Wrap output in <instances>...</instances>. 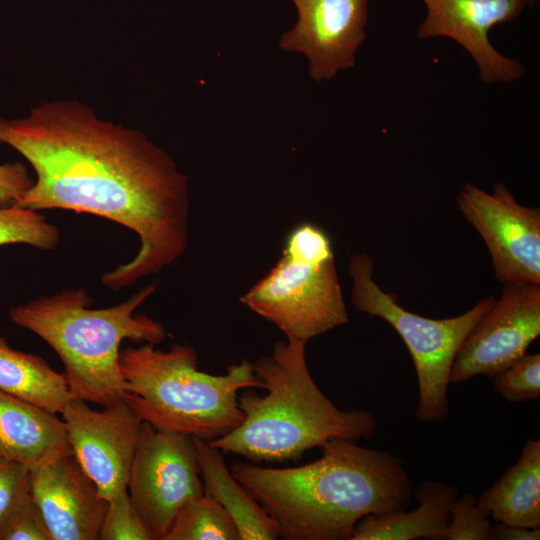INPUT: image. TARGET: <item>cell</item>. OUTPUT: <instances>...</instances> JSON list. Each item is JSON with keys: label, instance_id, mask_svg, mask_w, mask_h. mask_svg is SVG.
<instances>
[{"label": "cell", "instance_id": "603a6c76", "mask_svg": "<svg viewBox=\"0 0 540 540\" xmlns=\"http://www.w3.org/2000/svg\"><path fill=\"white\" fill-rule=\"evenodd\" d=\"M100 540H152L128 491L107 502L99 532Z\"/></svg>", "mask_w": 540, "mask_h": 540}, {"label": "cell", "instance_id": "8fae6325", "mask_svg": "<svg viewBox=\"0 0 540 540\" xmlns=\"http://www.w3.org/2000/svg\"><path fill=\"white\" fill-rule=\"evenodd\" d=\"M60 415L80 466L107 502L127 491L130 465L143 421L124 400L102 410L70 399Z\"/></svg>", "mask_w": 540, "mask_h": 540}, {"label": "cell", "instance_id": "d4e9b609", "mask_svg": "<svg viewBox=\"0 0 540 540\" xmlns=\"http://www.w3.org/2000/svg\"><path fill=\"white\" fill-rule=\"evenodd\" d=\"M30 496V469L0 451V530Z\"/></svg>", "mask_w": 540, "mask_h": 540}, {"label": "cell", "instance_id": "5bb4252c", "mask_svg": "<svg viewBox=\"0 0 540 540\" xmlns=\"http://www.w3.org/2000/svg\"><path fill=\"white\" fill-rule=\"evenodd\" d=\"M31 495L52 540H97L107 501L74 454L30 470Z\"/></svg>", "mask_w": 540, "mask_h": 540}, {"label": "cell", "instance_id": "e0dca14e", "mask_svg": "<svg viewBox=\"0 0 540 540\" xmlns=\"http://www.w3.org/2000/svg\"><path fill=\"white\" fill-rule=\"evenodd\" d=\"M203 482V492L231 516L240 540H274L279 527L252 494L231 474L222 452L207 441L193 438Z\"/></svg>", "mask_w": 540, "mask_h": 540}, {"label": "cell", "instance_id": "2e32d148", "mask_svg": "<svg viewBox=\"0 0 540 540\" xmlns=\"http://www.w3.org/2000/svg\"><path fill=\"white\" fill-rule=\"evenodd\" d=\"M418 506L406 511L370 514L360 519L350 540H445L451 504L458 488L450 484L426 480L413 493Z\"/></svg>", "mask_w": 540, "mask_h": 540}, {"label": "cell", "instance_id": "ffe728a7", "mask_svg": "<svg viewBox=\"0 0 540 540\" xmlns=\"http://www.w3.org/2000/svg\"><path fill=\"white\" fill-rule=\"evenodd\" d=\"M163 540H240L228 512L212 497L187 503L176 515Z\"/></svg>", "mask_w": 540, "mask_h": 540}, {"label": "cell", "instance_id": "d6986e66", "mask_svg": "<svg viewBox=\"0 0 540 540\" xmlns=\"http://www.w3.org/2000/svg\"><path fill=\"white\" fill-rule=\"evenodd\" d=\"M0 390L60 414L71 399L63 373L34 353L16 350L0 336Z\"/></svg>", "mask_w": 540, "mask_h": 540}, {"label": "cell", "instance_id": "484cf974", "mask_svg": "<svg viewBox=\"0 0 540 540\" xmlns=\"http://www.w3.org/2000/svg\"><path fill=\"white\" fill-rule=\"evenodd\" d=\"M0 540H52L32 495L5 522L0 530Z\"/></svg>", "mask_w": 540, "mask_h": 540}, {"label": "cell", "instance_id": "f1b7e54d", "mask_svg": "<svg viewBox=\"0 0 540 540\" xmlns=\"http://www.w3.org/2000/svg\"><path fill=\"white\" fill-rule=\"evenodd\" d=\"M536 0H530V5L534 4Z\"/></svg>", "mask_w": 540, "mask_h": 540}, {"label": "cell", "instance_id": "52a82bcc", "mask_svg": "<svg viewBox=\"0 0 540 540\" xmlns=\"http://www.w3.org/2000/svg\"><path fill=\"white\" fill-rule=\"evenodd\" d=\"M374 261L366 253L349 259L351 302L371 318H381L394 328L407 346L416 371L418 403L416 418L423 423L447 417L448 388L454 357L469 331L496 301L480 299L466 312L445 319H431L400 306L373 278Z\"/></svg>", "mask_w": 540, "mask_h": 540}, {"label": "cell", "instance_id": "7c38bea8", "mask_svg": "<svg viewBox=\"0 0 540 540\" xmlns=\"http://www.w3.org/2000/svg\"><path fill=\"white\" fill-rule=\"evenodd\" d=\"M298 21L279 42L287 52L304 54L309 75L330 80L353 68L355 54L365 40L369 0H292Z\"/></svg>", "mask_w": 540, "mask_h": 540}, {"label": "cell", "instance_id": "4316f807", "mask_svg": "<svg viewBox=\"0 0 540 540\" xmlns=\"http://www.w3.org/2000/svg\"><path fill=\"white\" fill-rule=\"evenodd\" d=\"M33 181L23 163L0 164V206L17 204Z\"/></svg>", "mask_w": 540, "mask_h": 540}, {"label": "cell", "instance_id": "7402d4cb", "mask_svg": "<svg viewBox=\"0 0 540 540\" xmlns=\"http://www.w3.org/2000/svg\"><path fill=\"white\" fill-rule=\"evenodd\" d=\"M492 380L495 390L509 402L538 399L540 396V354H524Z\"/></svg>", "mask_w": 540, "mask_h": 540}, {"label": "cell", "instance_id": "44dd1931", "mask_svg": "<svg viewBox=\"0 0 540 540\" xmlns=\"http://www.w3.org/2000/svg\"><path fill=\"white\" fill-rule=\"evenodd\" d=\"M59 239V229L39 211L17 204L0 206V246L26 244L40 250H53Z\"/></svg>", "mask_w": 540, "mask_h": 540}, {"label": "cell", "instance_id": "30bf717a", "mask_svg": "<svg viewBox=\"0 0 540 540\" xmlns=\"http://www.w3.org/2000/svg\"><path fill=\"white\" fill-rule=\"evenodd\" d=\"M499 299L476 322L453 360L450 384L493 378L540 335V285L504 283Z\"/></svg>", "mask_w": 540, "mask_h": 540}, {"label": "cell", "instance_id": "cb8c5ba5", "mask_svg": "<svg viewBox=\"0 0 540 540\" xmlns=\"http://www.w3.org/2000/svg\"><path fill=\"white\" fill-rule=\"evenodd\" d=\"M491 526L488 513L477 504V496L468 492L451 504L446 540H487Z\"/></svg>", "mask_w": 540, "mask_h": 540}, {"label": "cell", "instance_id": "8992f818", "mask_svg": "<svg viewBox=\"0 0 540 540\" xmlns=\"http://www.w3.org/2000/svg\"><path fill=\"white\" fill-rule=\"evenodd\" d=\"M240 302L287 339L306 342L348 323L331 240L304 222L287 235L281 258Z\"/></svg>", "mask_w": 540, "mask_h": 540}, {"label": "cell", "instance_id": "3957f363", "mask_svg": "<svg viewBox=\"0 0 540 540\" xmlns=\"http://www.w3.org/2000/svg\"><path fill=\"white\" fill-rule=\"evenodd\" d=\"M306 342L286 339L252 363L261 388L238 395L243 422L208 443L251 462L296 461L331 439H370L377 429L369 411L337 407L318 387L307 366Z\"/></svg>", "mask_w": 540, "mask_h": 540}, {"label": "cell", "instance_id": "ac0fdd59", "mask_svg": "<svg viewBox=\"0 0 540 540\" xmlns=\"http://www.w3.org/2000/svg\"><path fill=\"white\" fill-rule=\"evenodd\" d=\"M477 504L496 522L540 527V440H526L520 457L477 496Z\"/></svg>", "mask_w": 540, "mask_h": 540}, {"label": "cell", "instance_id": "9a60e30c", "mask_svg": "<svg viewBox=\"0 0 540 540\" xmlns=\"http://www.w3.org/2000/svg\"><path fill=\"white\" fill-rule=\"evenodd\" d=\"M0 451L30 470L71 453L64 421L0 390Z\"/></svg>", "mask_w": 540, "mask_h": 540}, {"label": "cell", "instance_id": "4fadbf2b", "mask_svg": "<svg viewBox=\"0 0 540 540\" xmlns=\"http://www.w3.org/2000/svg\"><path fill=\"white\" fill-rule=\"evenodd\" d=\"M427 15L418 28L420 39L447 37L460 44L475 61L487 84L510 83L525 75L523 65L498 52L490 30L514 21L530 0H422Z\"/></svg>", "mask_w": 540, "mask_h": 540}, {"label": "cell", "instance_id": "9c48e42d", "mask_svg": "<svg viewBox=\"0 0 540 540\" xmlns=\"http://www.w3.org/2000/svg\"><path fill=\"white\" fill-rule=\"evenodd\" d=\"M463 217L491 256L496 279L540 285V209L517 202L504 183L487 193L466 183L456 196Z\"/></svg>", "mask_w": 540, "mask_h": 540}, {"label": "cell", "instance_id": "6da1fadb", "mask_svg": "<svg viewBox=\"0 0 540 540\" xmlns=\"http://www.w3.org/2000/svg\"><path fill=\"white\" fill-rule=\"evenodd\" d=\"M0 142L36 174L17 205L97 215L136 233L134 258L101 277L110 289L129 287L185 254L188 178L142 132L100 118L79 100H54L23 117L0 116Z\"/></svg>", "mask_w": 540, "mask_h": 540}, {"label": "cell", "instance_id": "ba28073f", "mask_svg": "<svg viewBox=\"0 0 540 540\" xmlns=\"http://www.w3.org/2000/svg\"><path fill=\"white\" fill-rule=\"evenodd\" d=\"M127 491L152 540H163L178 512L202 496L193 437L143 422Z\"/></svg>", "mask_w": 540, "mask_h": 540}, {"label": "cell", "instance_id": "277c9868", "mask_svg": "<svg viewBox=\"0 0 540 540\" xmlns=\"http://www.w3.org/2000/svg\"><path fill=\"white\" fill-rule=\"evenodd\" d=\"M155 290L151 284L120 304L94 309L86 289H67L14 306L8 317L55 351L71 399L108 407L124 397L121 343L156 345L167 336L161 322L135 312Z\"/></svg>", "mask_w": 540, "mask_h": 540}, {"label": "cell", "instance_id": "5b68a950", "mask_svg": "<svg viewBox=\"0 0 540 540\" xmlns=\"http://www.w3.org/2000/svg\"><path fill=\"white\" fill-rule=\"evenodd\" d=\"M123 400L154 428L212 441L238 427L243 389L261 388L252 363L243 360L223 375L198 369L196 350L174 344L169 350L145 343L120 350Z\"/></svg>", "mask_w": 540, "mask_h": 540}, {"label": "cell", "instance_id": "7a4b0ae2", "mask_svg": "<svg viewBox=\"0 0 540 540\" xmlns=\"http://www.w3.org/2000/svg\"><path fill=\"white\" fill-rule=\"evenodd\" d=\"M307 464L274 468L238 461L229 469L286 540H350L363 517L407 509L412 483L404 460L384 450L331 439Z\"/></svg>", "mask_w": 540, "mask_h": 540}, {"label": "cell", "instance_id": "83f0119b", "mask_svg": "<svg viewBox=\"0 0 540 540\" xmlns=\"http://www.w3.org/2000/svg\"><path fill=\"white\" fill-rule=\"evenodd\" d=\"M540 527L530 528L498 522L491 526L487 540H539Z\"/></svg>", "mask_w": 540, "mask_h": 540}]
</instances>
